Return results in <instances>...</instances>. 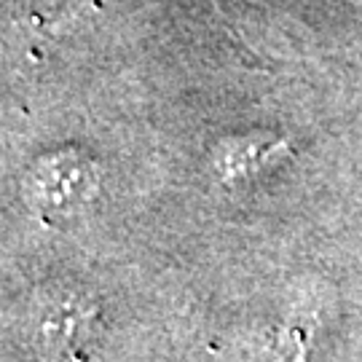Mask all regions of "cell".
Returning a JSON list of instances; mask_svg holds the SVG:
<instances>
[{"label": "cell", "instance_id": "cell-1", "mask_svg": "<svg viewBox=\"0 0 362 362\" xmlns=\"http://www.w3.org/2000/svg\"><path fill=\"white\" fill-rule=\"evenodd\" d=\"M91 188H94V177H91L89 167H81L78 161L67 164V167L57 164L38 177V199L43 209H49V212L73 209L78 202H83L91 194Z\"/></svg>", "mask_w": 362, "mask_h": 362}]
</instances>
